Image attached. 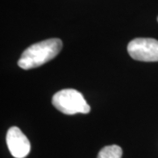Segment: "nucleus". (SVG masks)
<instances>
[{
	"mask_svg": "<svg viewBox=\"0 0 158 158\" xmlns=\"http://www.w3.org/2000/svg\"><path fill=\"white\" fill-rule=\"evenodd\" d=\"M62 40L56 38L35 43L23 52L18 61V65L23 69L37 68L54 59L62 50Z\"/></svg>",
	"mask_w": 158,
	"mask_h": 158,
	"instance_id": "f257e3e1",
	"label": "nucleus"
},
{
	"mask_svg": "<svg viewBox=\"0 0 158 158\" xmlns=\"http://www.w3.org/2000/svg\"><path fill=\"white\" fill-rule=\"evenodd\" d=\"M52 104L58 111L64 114L89 113L90 106L83 94L75 89H64L56 92L52 98Z\"/></svg>",
	"mask_w": 158,
	"mask_h": 158,
	"instance_id": "f03ea898",
	"label": "nucleus"
},
{
	"mask_svg": "<svg viewBox=\"0 0 158 158\" xmlns=\"http://www.w3.org/2000/svg\"><path fill=\"white\" fill-rule=\"evenodd\" d=\"M133 59L141 62H158V40L152 38H136L127 45Z\"/></svg>",
	"mask_w": 158,
	"mask_h": 158,
	"instance_id": "7ed1b4c3",
	"label": "nucleus"
},
{
	"mask_svg": "<svg viewBox=\"0 0 158 158\" xmlns=\"http://www.w3.org/2000/svg\"><path fill=\"white\" fill-rule=\"evenodd\" d=\"M6 144L9 151L15 158H25L31 150L28 138L18 127H11L7 131Z\"/></svg>",
	"mask_w": 158,
	"mask_h": 158,
	"instance_id": "20e7f679",
	"label": "nucleus"
},
{
	"mask_svg": "<svg viewBox=\"0 0 158 158\" xmlns=\"http://www.w3.org/2000/svg\"><path fill=\"white\" fill-rule=\"evenodd\" d=\"M122 148L118 145L106 146L99 151L97 158H121Z\"/></svg>",
	"mask_w": 158,
	"mask_h": 158,
	"instance_id": "39448f33",
	"label": "nucleus"
},
{
	"mask_svg": "<svg viewBox=\"0 0 158 158\" xmlns=\"http://www.w3.org/2000/svg\"><path fill=\"white\" fill-rule=\"evenodd\" d=\"M157 21H158V18H157Z\"/></svg>",
	"mask_w": 158,
	"mask_h": 158,
	"instance_id": "423d86ee",
	"label": "nucleus"
}]
</instances>
